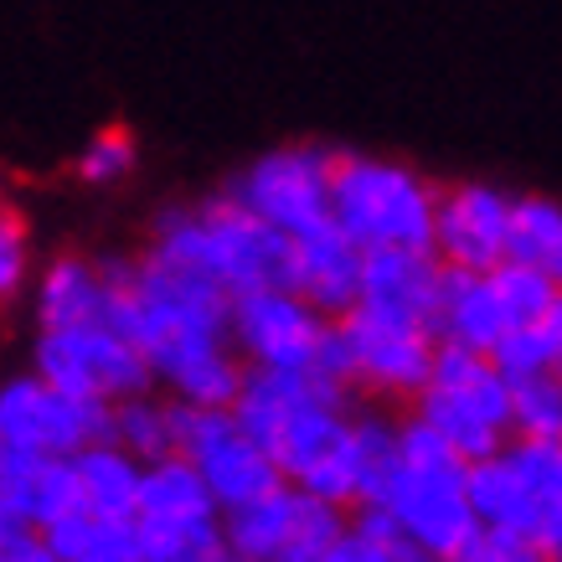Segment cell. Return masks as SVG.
Listing matches in <instances>:
<instances>
[{
	"label": "cell",
	"instance_id": "6da1fadb",
	"mask_svg": "<svg viewBox=\"0 0 562 562\" xmlns=\"http://www.w3.org/2000/svg\"><path fill=\"white\" fill-rule=\"evenodd\" d=\"M109 321L145 351L160 387L196 408H233L248 361L233 346V294L155 254L103 258Z\"/></svg>",
	"mask_w": 562,
	"mask_h": 562
},
{
	"label": "cell",
	"instance_id": "7a4b0ae2",
	"mask_svg": "<svg viewBox=\"0 0 562 562\" xmlns=\"http://www.w3.org/2000/svg\"><path fill=\"white\" fill-rule=\"evenodd\" d=\"M372 506L408 531L428 562H475L491 537L470 506V464L418 413L397 424V460Z\"/></svg>",
	"mask_w": 562,
	"mask_h": 562
},
{
	"label": "cell",
	"instance_id": "3957f363",
	"mask_svg": "<svg viewBox=\"0 0 562 562\" xmlns=\"http://www.w3.org/2000/svg\"><path fill=\"white\" fill-rule=\"evenodd\" d=\"M145 254L202 273L233 300L254 290H290V238L258 222L227 191L191 206H166L150 227Z\"/></svg>",
	"mask_w": 562,
	"mask_h": 562
},
{
	"label": "cell",
	"instance_id": "277c9868",
	"mask_svg": "<svg viewBox=\"0 0 562 562\" xmlns=\"http://www.w3.org/2000/svg\"><path fill=\"white\" fill-rule=\"evenodd\" d=\"M330 217L376 254V248H434L439 187L387 155H336L330 171Z\"/></svg>",
	"mask_w": 562,
	"mask_h": 562
},
{
	"label": "cell",
	"instance_id": "5b68a950",
	"mask_svg": "<svg viewBox=\"0 0 562 562\" xmlns=\"http://www.w3.org/2000/svg\"><path fill=\"white\" fill-rule=\"evenodd\" d=\"M413 413L424 418L439 439H449V449L464 464H480L501 454L516 439L512 424V376L501 372L485 351L470 346H443L434 357V376L418 392Z\"/></svg>",
	"mask_w": 562,
	"mask_h": 562
},
{
	"label": "cell",
	"instance_id": "8992f818",
	"mask_svg": "<svg viewBox=\"0 0 562 562\" xmlns=\"http://www.w3.org/2000/svg\"><path fill=\"white\" fill-rule=\"evenodd\" d=\"M135 531L145 562H227V512L206 491L202 470L187 454L145 464L139 480Z\"/></svg>",
	"mask_w": 562,
	"mask_h": 562
},
{
	"label": "cell",
	"instance_id": "52a82bcc",
	"mask_svg": "<svg viewBox=\"0 0 562 562\" xmlns=\"http://www.w3.org/2000/svg\"><path fill=\"white\" fill-rule=\"evenodd\" d=\"M52 387L88 397V403H124L139 392H155V367L145 361L130 336L114 321H88V325H63V330H42L36 336V367Z\"/></svg>",
	"mask_w": 562,
	"mask_h": 562
},
{
	"label": "cell",
	"instance_id": "ba28073f",
	"mask_svg": "<svg viewBox=\"0 0 562 562\" xmlns=\"http://www.w3.org/2000/svg\"><path fill=\"white\" fill-rule=\"evenodd\" d=\"M346 527H351L346 506L305 485H279L254 506L227 512V547L233 558L248 562H325Z\"/></svg>",
	"mask_w": 562,
	"mask_h": 562
},
{
	"label": "cell",
	"instance_id": "9c48e42d",
	"mask_svg": "<svg viewBox=\"0 0 562 562\" xmlns=\"http://www.w3.org/2000/svg\"><path fill=\"white\" fill-rule=\"evenodd\" d=\"M176 454H187L202 470L206 491L217 495L222 512H243L279 485H290L269 449L238 428L233 408H196L176 397Z\"/></svg>",
	"mask_w": 562,
	"mask_h": 562
},
{
	"label": "cell",
	"instance_id": "30bf717a",
	"mask_svg": "<svg viewBox=\"0 0 562 562\" xmlns=\"http://www.w3.org/2000/svg\"><path fill=\"white\" fill-rule=\"evenodd\" d=\"M330 171H336V150L279 145V150L258 155L254 166H243L222 191L238 206H248L258 222H269L273 233L300 238L310 227L330 222Z\"/></svg>",
	"mask_w": 562,
	"mask_h": 562
},
{
	"label": "cell",
	"instance_id": "8fae6325",
	"mask_svg": "<svg viewBox=\"0 0 562 562\" xmlns=\"http://www.w3.org/2000/svg\"><path fill=\"white\" fill-rule=\"evenodd\" d=\"M114 428L109 403H88L72 392L52 387L42 372L0 382V443L36 449V454H83L88 443H103Z\"/></svg>",
	"mask_w": 562,
	"mask_h": 562
},
{
	"label": "cell",
	"instance_id": "7c38bea8",
	"mask_svg": "<svg viewBox=\"0 0 562 562\" xmlns=\"http://www.w3.org/2000/svg\"><path fill=\"white\" fill-rule=\"evenodd\" d=\"M341 330H346V341H351L361 392L418 403V392L434 376V357H439L434 325L397 321V315H376V310L357 305L351 315H341Z\"/></svg>",
	"mask_w": 562,
	"mask_h": 562
},
{
	"label": "cell",
	"instance_id": "4fadbf2b",
	"mask_svg": "<svg viewBox=\"0 0 562 562\" xmlns=\"http://www.w3.org/2000/svg\"><path fill=\"white\" fill-rule=\"evenodd\" d=\"M330 315L294 290H254L233 300V346L248 367L263 372H310Z\"/></svg>",
	"mask_w": 562,
	"mask_h": 562
},
{
	"label": "cell",
	"instance_id": "5bb4252c",
	"mask_svg": "<svg viewBox=\"0 0 562 562\" xmlns=\"http://www.w3.org/2000/svg\"><path fill=\"white\" fill-rule=\"evenodd\" d=\"M512 206L516 196L485 181H454L439 187V217H434V254L449 269H501L512 258Z\"/></svg>",
	"mask_w": 562,
	"mask_h": 562
},
{
	"label": "cell",
	"instance_id": "9a60e30c",
	"mask_svg": "<svg viewBox=\"0 0 562 562\" xmlns=\"http://www.w3.org/2000/svg\"><path fill=\"white\" fill-rule=\"evenodd\" d=\"M361 279H367V248L336 217L290 238V290L321 315L330 321L351 315L361 305Z\"/></svg>",
	"mask_w": 562,
	"mask_h": 562
},
{
	"label": "cell",
	"instance_id": "2e32d148",
	"mask_svg": "<svg viewBox=\"0 0 562 562\" xmlns=\"http://www.w3.org/2000/svg\"><path fill=\"white\" fill-rule=\"evenodd\" d=\"M0 495H5L11 512L36 531H52L57 521H68L72 512H83L72 460L16 449V443H0Z\"/></svg>",
	"mask_w": 562,
	"mask_h": 562
},
{
	"label": "cell",
	"instance_id": "e0dca14e",
	"mask_svg": "<svg viewBox=\"0 0 562 562\" xmlns=\"http://www.w3.org/2000/svg\"><path fill=\"white\" fill-rule=\"evenodd\" d=\"M443 284V258L434 248H376L367 254V279H361V305L376 315L434 325Z\"/></svg>",
	"mask_w": 562,
	"mask_h": 562
},
{
	"label": "cell",
	"instance_id": "ac0fdd59",
	"mask_svg": "<svg viewBox=\"0 0 562 562\" xmlns=\"http://www.w3.org/2000/svg\"><path fill=\"white\" fill-rule=\"evenodd\" d=\"M506 330H512V321H506V305L495 294L491 269L475 273V269H449L443 263L439 305H434V336L443 346H470V351L491 357Z\"/></svg>",
	"mask_w": 562,
	"mask_h": 562
},
{
	"label": "cell",
	"instance_id": "d6986e66",
	"mask_svg": "<svg viewBox=\"0 0 562 562\" xmlns=\"http://www.w3.org/2000/svg\"><path fill=\"white\" fill-rule=\"evenodd\" d=\"M36 325L63 330V325L109 321V269L103 258L63 254L36 273Z\"/></svg>",
	"mask_w": 562,
	"mask_h": 562
},
{
	"label": "cell",
	"instance_id": "ffe728a7",
	"mask_svg": "<svg viewBox=\"0 0 562 562\" xmlns=\"http://www.w3.org/2000/svg\"><path fill=\"white\" fill-rule=\"evenodd\" d=\"M470 506H475L480 527L495 531V537H527V542H537V506H531V495L506 449L470 464Z\"/></svg>",
	"mask_w": 562,
	"mask_h": 562
},
{
	"label": "cell",
	"instance_id": "44dd1931",
	"mask_svg": "<svg viewBox=\"0 0 562 562\" xmlns=\"http://www.w3.org/2000/svg\"><path fill=\"white\" fill-rule=\"evenodd\" d=\"M72 475H78L83 512L135 521L145 464H139L130 449H120V443H109V439H103V443H88L83 454H72Z\"/></svg>",
	"mask_w": 562,
	"mask_h": 562
},
{
	"label": "cell",
	"instance_id": "7402d4cb",
	"mask_svg": "<svg viewBox=\"0 0 562 562\" xmlns=\"http://www.w3.org/2000/svg\"><path fill=\"white\" fill-rule=\"evenodd\" d=\"M516 475L537 506V547L558 558L562 547V439H512L506 443Z\"/></svg>",
	"mask_w": 562,
	"mask_h": 562
},
{
	"label": "cell",
	"instance_id": "603a6c76",
	"mask_svg": "<svg viewBox=\"0 0 562 562\" xmlns=\"http://www.w3.org/2000/svg\"><path fill=\"white\" fill-rule=\"evenodd\" d=\"M47 542L63 562H145L135 521L99 512H72L68 521H57L47 531Z\"/></svg>",
	"mask_w": 562,
	"mask_h": 562
},
{
	"label": "cell",
	"instance_id": "cb8c5ba5",
	"mask_svg": "<svg viewBox=\"0 0 562 562\" xmlns=\"http://www.w3.org/2000/svg\"><path fill=\"white\" fill-rule=\"evenodd\" d=\"M109 443L130 449L139 464H155V460H166V454H176V397L139 392V397L114 403Z\"/></svg>",
	"mask_w": 562,
	"mask_h": 562
},
{
	"label": "cell",
	"instance_id": "d4e9b609",
	"mask_svg": "<svg viewBox=\"0 0 562 562\" xmlns=\"http://www.w3.org/2000/svg\"><path fill=\"white\" fill-rule=\"evenodd\" d=\"M325 562H424V552L408 542V531L397 527L382 506H357L351 527Z\"/></svg>",
	"mask_w": 562,
	"mask_h": 562
},
{
	"label": "cell",
	"instance_id": "484cf974",
	"mask_svg": "<svg viewBox=\"0 0 562 562\" xmlns=\"http://www.w3.org/2000/svg\"><path fill=\"white\" fill-rule=\"evenodd\" d=\"M562 248V206L552 196H516L512 206V263L552 269Z\"/></svg>",
	"mask_w": 562,
	"mask_h": 562
},
{
	"label": "cell",
	"instance_id": "4316f807",
	"mask_svg": "<svg viewBox=\"0 0 562 562\" xmlns=\"http://www.w3.org/2000/svg\"><path fill=\"white\" fill-rule=\"evenodd\" d=\"M516 439H562V372H537L512 382Z\"/></svg>",
	"mask_w": 562,
	"mask_h": 562
},
{
	"label": "cell",
	"instance_id": "83f0119b",
	"mask_svg": "<svg viewBox=\"0 0 562 562\" xmlns=\"http://www.w3.org/2000/svg\"><path fill=\"white\" fill-rule=\"evenodd\" d=\"M491 361L501 367V372L512 376H537V372H562L558 367V330H552V315L537 325H516V330H506L501 341H495Z\"/></svg>",
	"mask_w": 562,
	"mask_h": 562
},
{
	"label": "cell",
	"instance_id": "f1b7e54d",
	"mask_svg": "<svg viewBox=\"0 0 562 562\" xmlns=\"http://www.w3.org/2000/svg\"><path fill=\"white\" fill-rule=\"evenodd\" d=\"M32 279V227L11 202H0V305H11Z\"/></svg>",
	"mask_w": 562,
	"mask_h": 562
},
{
	"label": "cell",
	"instance_id": "f546056e",
	"mask_svg": "<svg viewBox=\"0 0 562 562\" xmlns=\"http://www.w3.org/2000/svg\"><path fill=\"white\" fill-rule=\"evenodd\" d=\"M135 160H139L135 139L124 135V130H99L83 145V155H78V176H83L88 187H120V181H130Z\"/></svg>",
	"mask_w": 562,
	"mask_h": 562
},
{
	"label": "cell",
	"instance_id": "4dcf8cb0",
	"mask_svg": "<svg viewBox=\"0 0 562 562\" xmlns=\"http://www.w3.org/2000/svg\"><path fill=\"white\" fill-rule=\"evenodd\" d=\"M475 562H558L547 547L527 542V537H485V547H480V558Z\"/></svg>",
	"mask_w": 562,
	"mask_h": 562
},
{
	"label": "cell",
	"instance_id": "1f68e13d",
	"mask_svg": "<svg viewBox=\"0 0 562 562\" xmlns=\"http://www.w3.org/2000/svg\"><path fill=\"white\" fill-rule=\"evenodd\" d=\"M21 531H26V521H21V516L11 512V501L0 495V547L11 542V537H21Z\"/></svg>",
	"mask_w": 562,
	"mask_h": 562
},
{
	"label": "cell",
	"instance_id": "d6a6232c",
	"mask_svg": "<svg viewBox=\"0 0 562 562\" xmlns=\"http://www.w3.org/2000/svg\"><path fill=\"white\" fill-rule=\"evenodd\" d=\"M552 330H558V367H562V300H558V310H552Z\"/></svg>",
	"mask_w": 562,
	"mask_h": 562
},
{
	"label": "cell",
	"instance_id": "836d02e7",
	"mask_svg": "<svg viewBox=\"0 0 562 562\" xmlns=\"http://www.w3.org/2000/svg\"><path fill=\"white\" fill-rule=\"evenodd\" d=\"M552 273H558V284H562V248H558V258H552Z\"/></svg>",
	"mask_w": 562,
	"mask_h": 562
},
{
	"label": "cell",
	"instance_id": "e575fe53",
	"mask_svg": "<svg viewBox=\"0 0 562 562\" xmlns=\"http://www.w3.org/2000/svg\"><path fill=\"white\" fill-rule=\"evenodd\" d=\"M227 562H248V558H227Z\"/></svg>",
	"mask_w": 562,
	"mask_h": 562
},
{
	"label": "cell",
	"instance_id": "d590c367",
	"mask_svg": "<svg viewBox=\"0 0 562 562\" xmlns=\"http://www.w3.org/2000/svg\"><path fill=\"white\" fill-rule=\"evenodd\" d=\"M0 202H5V196H0Z\"/></svg>",
	"mask_w": 562,
	"mask_h": 562
}]
</instances>
